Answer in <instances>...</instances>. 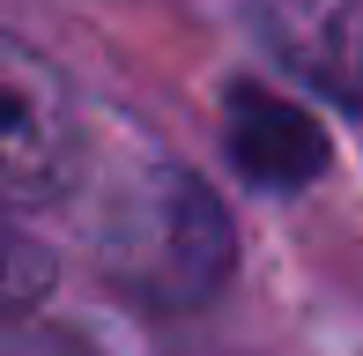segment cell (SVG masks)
<instances>
[{
  "instance_id": "obj_1",
  "label": "cell",
  "mask_w": 363,
  "mask_h": 356,
  "mask_svg": "<svg viewBox=\"0 0 363 356\" xmlns=\"http://www.w3.org/2000/svg\"><path fill=\"white\" fill-rule=\"evenodd\" d=\"M96 267L119 297L148 312H201L238 274V230L201 171L134 164L96 208Z\"/></svg>"
},
{
  "instance_id": "obj_2",
  "label": "cell",
  "mask_w": 363,
  "mask_h": 356,
  "mask_svg": "<svg viewBox=\"0 0 363 356\" xmlns=\"http://www.w3.org/2000/svg\"><path fill=\"white\" fill-rule=\"evenodd\" d=\"M82 178V111L45 52L0 30V208L60 201Z\"/></svg>"
},
{
  "instance_id": "obj_3",
  "label": "cell",
  "mask_w": 363,
  "mask_h": 356,
  "mask_svg": "<svg viewBox=\"0 0 363 356\" xmlns=\"http://www.w3.org/2000/svg\"><path fill=\"white\" fill-rule=\"evenodd\" d=\"M252 30L296 82L363 104V0H252Z\"/></svg>"
},
{
  "instance_id": "obj_4",
  "label": "cell",
  "mask_w": 363,
  "mask_h": 356,
  "mask_svg": "<svg viewBox=\"0 0 363 356\" xmlns=\"http://www.w3.org/2000/svg\"><path fill=\"white\" fill-rule=\"evenodd\" d=\"M223 126H230L223 134L230 164L252 178V186H267V193H296V186H311L326 171V134L311 126V111H296L274 89L238 82L230 104H223Z\"/></svg>"
},
{
  "instance_id": "obj_5",
  "label": "cell",
  "mask_w": 363,
  "mask_h": 356,
  "mask_svg": "<svg viewBox=\"0 0 363 356\" xmlns=\"http://www.w3.org/2000/svg\"><path fill=\"white\" fill-rule=\"evenodd\" d=\"M52 282H60L52 245H38L30 230H15V223L0 216V319H23L30 304H45Z\"/></svg>"
},
{
  "instance_id": "obj_6",
  "label": "cell",
  "mask_w": 363,
  "mask_h": 356,
  "mask_svg": "<svg viewBox=\"0 0 363 356\" xmlns=\"http://www.w3.org/2000/svg\"><path fill=\"white\" fill-rule=\"evenodd\" d=\"M0 356H96L67 327H30V319H0Z\"/></svg>"
}]
</instances>
